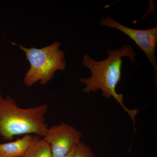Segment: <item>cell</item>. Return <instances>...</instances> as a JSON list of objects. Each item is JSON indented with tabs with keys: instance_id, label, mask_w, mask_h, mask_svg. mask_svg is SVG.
<instances>
[{
	"instance_id": "277c9868",
	"label": "cell",
	"mask_w": 157,
	"mask_h": 157,
	"mask_svg": "<svg viewBox=\"0 0 157 157\" xmlns=\"http://www.w3.org/2000/svg\"><path fill=\"white\" fill-rule=\"evenodd\" d=\"M100 25L115 29L125 34L134 41L136 45L146 55L148 62L154 69V79L156 81L157 63L155 50L157 44V27L147 29H136L121 24L109 16L102 18Z\"/></svg>"
},
{
	"instance_id": "8992f818",
	"label": "cell",
	"mask_w": 157,
	"mask_h": 157,
	"mask_svg": "<svg viewBox=\"0 0 157 157\" xmlns=\"http://www.w3.org/2000/svg\"><path fill=\"white\" fill-rule=\"evenodd\" d=\"M33 138L32 135H26L15 141L0 144V155L2 157H22Z\"/></svg>"
},
{
	"instance_id": "52a82bcc",
	"label": "cell",
	"mask_w": 157,
	"mask_h": 157,
	"mask_svg": "<svg viewBox=\"0 0 157 157\" xmlns=\"http://www.w3.org/2000/svg\"><path fill=\"white\" fill-rule=\"evenodd\" d=\"M22 157H53L49 144L39 136L34 138Z\"/></svg>"
},
{
	"instance_id": "30bf717a",
	"label": "cell",
	"mask_w": 157,
	"mask_h": 157,
	"mask_svg": "<svg viewBox=\"0 0 157 157\" xmlns=\"http://www.w3.org/2000/svg\"><path fill=\"white\" fill-rule=\"evenodd\" d=\"M0 157H2V156H1V155H0Z\"/></svg>"
},
{
	"instance_id": "7a4b0ae2",
	"label": "cell",
	"mask_w": 157,
	"mask_h": 157,
	"mask_svg": "<svg viewBox=\"0 0 157 157\" xmlns=\"http://www.w3.org/2000/svg\"><path fill=\"white\" fill-rule=\"evenodd\" d=\"M47 103L30 108H21L10 96L0 93V136L11 140L15 136L34 134L44 137L48 130L45 115Z\"/></svg>"
},
{
	"instance_id": "6da1fadb",
	"label": "cell",
	"mask_w": 157,
	"mask_h": 157,
	"mask_svg": "<svg viewBox=\"0 0 157 157\" xmlns=\"http://www.w3.org/2000/svg\"><path fill=\"white\" fill-rule=\"evenodd\" d=\"M107 53L108 57L102 61L95 60L89 54L83 56L82 65L90 69L91 75L88 78L79 79L80 83L86 86L82 91L90 94L100 90L102 97L106 99L114 98L130 116L135 128L138 110L127 108L124 103L123 94H117L116 90L121 77L122 58L128 57L133 64L135 61L136 53L131 45H125L116 50H108Z\"/></svg>"
},
{
	"instance_id": "9c48e42d",
	"label": "cell",
	"mask_w": 157,
	"mask_h": 157,
	"mask_svg": "<svg viewBox=\"0 0 157 157\" xmlns=\"http://www.w3.org/2000/svg\"><path fill=\"white\" fill-rule=\"evenodd\" d=\"M75 146L72 149V150H71L67 155H66V156H65L63 157H73V155H74V151H75Z\"/></svg>"
},
{
	"instance_id": "ba28073f",
	"label": "cell",
	"mask_w": 157,
	"mask_h": 157,
	"mask_svg": "<svg viewBox=\"0 0 157 157\" xmlns=\"http://www.w3.org/2000/svg\"><path fill=\"white\" fill-rule=\"evenodd\" d=\"M73 157H96L90 147L86 144L79 141L75 146Z\"/></svg>"
},
{
	"instance_id": "5b68a950",
	"label": "cell",
	"mask_w": 157,
	"mask_h": 157,
	"mask_svg": "<svg viewBox=\"0 0 157 157\" xmlns=\"http://www.w3.org/2000/svg\"><path fill=\"white\" fill-rule=\"evenodd\" d=\"M82 136L76 128L63 122L48 128L43 138L49 144L53 157H63L80 141Z\"/></svg>"
},
{
	"instance_id": "3957f363",
	"label": "cell",
	"mask_w": 157,
	"mask_h": 157,
	"mask_svg": "<svg viewBox=\"0 0 157 157\" xmlns=\"http://www.w3.org/2000/svg\"><path fill=\"white\" fill-rule=\"evenodd\" d=\"M12 43L24 52L30 65L24 79L28 87H31L39 81L42 85L47 84L53 78L57 71H63L66 69L67 60L65 53L60 49L61 43L59 41L40 48H27Z\"/></svg>"
}]
</instances>
